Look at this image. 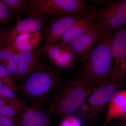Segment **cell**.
<instances>
[{
    "label": "cell",
    "mask_w": 126,
    "mask_h": 126,
    "mask_svg": "<svg viewBox=\"0 0 126 126\" xmlns=\"http://www.w3.org/2000/svg\"><path fill=\"white\" fill-rule=\"evenodd\" d=\"M11 16L7 7L1 0H0V26L11 23Z\"/></svg>",
    "instance_id": "cell-22"
},
{
    "label": "cell",
    "mask_w": 126,
    "mask_h": 126,
    "mask_svg": "<svg viewBox=\"0 0 126 126\" xmlns=\"http://www.w3.org/2000/svg\"><path fill=\"white\" fill-rule=\"evenodd\" d=\"M81 14L56 15L49 18L43 29V54L47 53L50 48L59 43L63 35Z\"/></svg>",
    "instance_id": "cell-7"
},
{
    "label": "cell",
    "mask_w": 126,
    "mask_h": 126,
    "mask_svg": "<svg viewBox=\"0 0 126 126\" xmlns=\"http://www.w3.org/2000/svg\"><path fill=\"white\" fill-rule=\"evenodd\" d=\"M4 32L2 31V30L0 29V39L2 38Z\"/></svg>",
    "instance_id": "cell-27"
},
{
    "label": "cell",
    "mask_w": 126,
    "mask_h": 126,
    "mask_svg": "<svg viewBox=\"0 0 126 126\" xmlns=\"http://www.w3.org/2000/svg\"><path fill=\"white\" fill-rule=\"evenodd\" d=\"M122 84L111 80L96 88L78 111L79 115L89 120L96 118L109 106Z\"/></svg>",
    "instance_id": "cell-5"
},
{
    "label": "cell",
    "mask_w": 126,
    "mask_h": 126,
    "mask_svg": "<svg viewBox=\"0 0 126 126\" xmlns=\"http://www.w3.org/2000/svg\"><path fill=\"white\" fill-rule=\"evenodd\" d=\"M52 64L40 61L34 70L18 86L31 104L43 108L48 95L61 81V74Z\"/></svg>",
    "instance_id": "cell-3"
},
{
    "label": "cell",
    "mask_w": 126,
    "mask_h": 126,
    "mask_svg": "<svg viewBox=\"0 0 126 126\" xmlns=\"http://www.w3.org/2000/svg\"><path fill=\"white\" fill-rule=\"evenodd\" d=\"M59 126H81L80 119L73 115H69L64 117Z\"/></svg>",
    "instance_id": "cell-23"
},
{
    "label": "cell",
    "mask_w": 126,
    "mask_h": 126,
    "mask_svg": "<svg viewBox=\"0 0 126 126\" xmlns=\"http://www.w3.org/2000/svg\"><path fill=\"white\" fill-rule=\"evenodd\" d=\"M64 46L63 52L53 65L58 68L69 69L74 66L75 55L68 47Z\"/></svg>",
    "instance_id": "cell-18"
},
{
    "label": "cell",
    "mask_w": 126,
    "mask_h": 126,
    "mask_svg": "<svg viewBox=\"0 0 126 126\" xmlns=\"http://www.w3.org/2000/svg\"><path fill=\"white\" fill-rule=\"evenodd\" d=\"M0 83L16 92L18 90V86L9 73L6 68L0 63Z\"/></svg>",
    "instance_id": "cell-19"
},
{
    "label": "cell",
    "mask_w": 126,
    "mask_h": 126,
    "mask_svg": "<svg viewBox=\"0 0 126 126\" xmlns=\"http://www.w3.org/2000/svg\"><path fill=\"white\" fill-rule=\"evenodd\" d=\"M3 46V43H2V37L0 39V47Z\"/></svg>",
    "instance_id": "cell-28"
},
{
    "label": "cell",
    "mask_w": 126,
    "mask_h": 126,
    "mask_svg": "<svg viewBox=\"0 0 126 126\" xmlns=\"http://www.w3.org/2000/svg\"><path fill=\"white\" fill-rule=\"evenodd\" d=\"M117 126H126V122L120 124H118Z\"/></svg>",
    "instance_id": "cell-26"
},
{
    "label": "cell",
    "mask_w": 126,
    "mask_h": 126,
    "mask_svg": "<svg viewBox=\"0 0 126 126\" xmlns=\"http://www.w3.org/2000/svg\"><path fill=\"white\" fill-rule=\"evenodd\" d=\"M19 113L6 102L0 98V115L15 117Z\"/></svg>",
    "instance_id": "cell-20"
},
{
    "label": "cell",
    "mask_w": 126,
    "mask_h": 126,
    "mask_svg": "<svg viewBox=\"0 0 126 126\" xmlns=\"http://www.w3.org/2000/svg\"><path fill=\"white\" fill-rule=\"evenodd\" d=\"M18 55L17 53H14L5 67L14 80L15 79H17Z\"/></svg>",
    "instance_id": "cell-21"
},
{
    "label": "cell",
    "mask_w": 126,
    "mask_h": 126,
    "mask_svg": "<svg viewBox=\"0 0 126 126\" xmlns=\"http://www.w3.org/2000/svg\"><path fill=\"white\" fill-rule=\"evenodd\" d=\"M15 119L17 126H50L49 114L31 104L21 110Z\"/></svg>",
    "instance_id": "cell-10"
},
{
    "label": "cell",
    "mask_w": 126,
    "mask_h": 126,
    "mask_svg": "<svg viewBox=\"0 0 126 126\" xmlns=\"http://www.w3.org/2000/svg\"><path fill=\"white\" fill-rule=\"evenodd\" d=\"M113 34H102L97 43L81 60L78 76L97 88L112 79L110 47Z\"/></svg>",
    "instance_id": "cell-1"
},
{
    "label": "cell",
    "mask_w": 126,
    "mask_h": 126,
    "mask_svg": "<svg viewBox=\"0 0 126 126\" xmlns=\"http://www.w3.org/2000/svg\"><path fill=\"white\" fill-rule=\"evenodd\" d=\"M0 126H11L10 122L6 116L0 115Z\"/></svg>",
    "instance_id": "cell-24"
},
{
    "label": "cell",
    "mask_w": 126,
    "mask_h": 126,
    "mask_svg": "<svg viewBox=\"0 0 126 126\" xmlns=\"http://www.w3.org/2000/svg\"><path fill=\"white\" fill-rule=\"evenodd\" d=\"M87 12L101 28L102 34H112L126 24V0L108 1Z\"/></svg>",
    "instance_id": "cell-4"
},
{
    "label": "cell",
    "mask_w": 126,
    "mask_h": 126,
    "mask_svg": "<svg viewBox=\"0 0 126 126\" xmlns=\"http://www.w3.org/2000/svg\"><path fill=\"white\" fill-rule=\"evenodd\" d=\"M96 24L87 12L81 14L63 35L59 43L60 44L67 45L89 31Z\"/></svg>",
    "instance_id": "cell-12"
},
{
    "label": "cell",
    "mask_w": 126,
    "mask_h": 126,
    "mask_svg": "<svg viewBox=\"0 0 126 126\" xmlns=\"http://www.w3.org/2000/svg\"><path fill=\"white\" fill-rule=\"evenodd\" d=\"M7 7L11 16L15 18L16 22L21 19V16L27 13L29 8L27 0H1Z\"/></svg>",
    "instance_id": "cell-17"
},
{
    "label": "cell",
    "mask_w": 126,
    "mask_h": 126,
    "mask_svg": "<svg viewBox=\"0 0 126 126\" xmlns=\"http://www.w3.org/2000/svg\"><path fill=\"white\" fill-rule=\"evenodd\" d=\"M48 19V14H42L21 19L16 22L13 27L4 32L2 36L3 46H8L19 34L41 31Z\"/></svg>",
    "instance_id": "cell-9"
},
{
    "label": "cell",
    "mask_w": 126,
    "mask_h": 126,
    "mask_svg": "<svg viewBox=\"0 0 126 126\" xmlns=\"http://www.w3.org/2000/svg\"><path fill=\"white\" fill-rule=\"evenodd\" d=\"M42 49L35 48L29 52L18 53L17 79L21 83L32 72L40 61Z\"/></svg>",
    "instance_id": "cell-13"
},
{
    "label": "cell",
    "mask_w": 126,
    "mask_h": 126,
    "mask_svg": "<svg viewBox=\"0 0 126 126\" xmlns=\"http://www.w3.org/2000/svg\"><path fill=\"white\" fill-rule=\"evenodd\" d=\"M110 53L113 67L112 79L126 81V24L113 34Z\"/></svg>",
    "instance_id": "cell-8"
},
{
    "label": "cell",
    "mask_w": 126,
    "mask_h": 126,
    "mask_svg": "<svg viewBox=\"0 0 126 126\" xmlns=\"http://www.w3.org/2000/svg\"><path fill=\"white\" fill-rule=\"evenodd\" d=\"M117 119V124L123 123L126 122V115L122 117L118 118Z\"/></svg>",
    "instance_id": "cell-25"
},
{
    "label": "cell",
    "mask_w": 126,
    "mask_h": 126,
    "mask_svg": "<svg viewBox=\"0 0 126 126\" xmlns=\"http://www.w3.org/2000/svg\"><path fill=\"white\" fill-rule=\"evenodd\" d=\"M102 35L101 29L97 24L89 31L65 46L81 59L95 46Z\"/></svg>",
    "instance_id": "cell-11"
},
{
    "label": "cell",
    "mask_w": 126,
    "mask_h": 126,
    "mask_svg": "<svg viewBox=\"0 0 126 126\" xmlns=\"http://www.w3.org/2000/svg\"><path fill=\"white\" fill-rule=\"evenodd\" d=\"M26 18L42 14H82L90 10L82 0H30Z\"/></svg>",
    "instance_id": "cell-6"
},
{
    "label": "cell",
    "mask_w": 126,
    "mask_h": 126,
    "mask_svg": "<svg viewBox=\"0 0 126 126\" xmlns=\"http://www.w3.org/2000/svg\"><path fill=\"white\" fill-rule=\"evenodd\" d=\"M0 98L6 102L19 112L26 106L24 99L18 95L15 91L0 83Z\"/></svg>",
    "instance_id": "cell-16"
},
{
    "label": "cell",
    "mask_w": 126,
    "mask_h": 126,
    "mask_svg": "<svg viewBox=\"0 0 126 126\" xmlns=\"http://www.w3.org/2000/svg\"><path fill=\"white\" fill-rule=\"evenodd\" d=\"M48 106L45 110L49 115L65 117L78 111L96 88L78 75L56 86Z\"/></svg>",
    "instance_id": "cell-2"
},
{
    "label": "cell",
    "mask_w": 126,
    "mask_h": 126,
    "mask_svg": "<svg viewBox=\"0 0 126 126\" xmlns=\"http://www.w3.org/2000/svg\"><path fill=\"white\" fill-rule=\"evenodd\" d=\"M106 118L102 126H105L113 119L126 115V89L119 91L109 105Z\"/></svg>",
    "instance_id": "cell-15"
},
{
    "label": "cell",
    "mask_w": 126,
    "mask_h": 126,
    "mask_svg": "<svg viewBox=\"0 0 126 126\" xmlns=\"http://www.w3.org/2000/svg\"><path fill=\"white\" fill-rule=\"evenodd\" d=\"M42 39L41 31L25 32L17 35L7 46L18 54L29 52L36 48Z\"/></svg>",
    "instance_id": "cell-14"
}]
</instances>
